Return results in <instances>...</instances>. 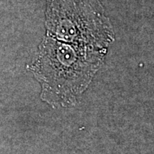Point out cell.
<instances>
[{"label":"cell","mask_w":154,"mask_h":154,"mask_svg":"<svg viewBox=\"0 0 154 154\" xmlns=\"http://www.w3.org/2000/svg\"><path fill=\"white\" fill-rule=\"evenodd\" d=\"M106 53L46 36L31 66L42 86V99L54 107L76 103L101 67Z\"/></svg>","instance_id":"1"},{"label":"cell","mask_w":154,"mask_h":154,"mask_svg":"<svg viewBox=\"0 0 154 154\" xmlns=\"http://www.w3.org/2000/svg\"><path fill=\"white\" fill-rule=\"evenodd\" d=\"M47 35L65 43L106 51L113 38L98 0H49Z\"/></svg>","instance_id":"2"}]
</instances>
